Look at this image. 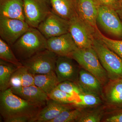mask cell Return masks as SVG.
<instances>
[{"label":"cell","instance_id":"cell-1","mask_svg":"<svg viewBox=\"0 0 122 122\" xmlns=\"http://www.w3.org/2000/svg\"><path fill=\"white\" fill-rule=\"evenodd\" d=\"M43 107L29 102L14 93L9 88L0 93V113L4 121L19 116L34 119Z\"/></svg>","mask_w":122,"mask_h":122},{"label":"cell","instance_id":"cell-2","mask_svg":"<svg viewBox=\"0 0 122 122\" xmlns=\"http://www.w3.org/2000/svg\"><path fill=\"white\" fill-rule=\"evenodd\" d=\"M11 48L21 62L47 49V39L37 28L30 27Z\"/></svg>","mask_w":122,"mask_h":122},{"label":"cell","instance_id":"cell-3","mask_svg":"<svg viewBox=\"0 0 122 122\" xmlns=\"http://www.w3.org/2000/svg\"><path fill=\"white\" fill-rule=\"evenodd\" d=\"M70 57L74 59L83 69L93 75L102 84L107 82L109 78L106 71L100 63L93 47L78 48Z\"/></svg>","mask_w":122,"mask_h":122},{"label":"cell","instance_id":"cell-4","mask_svg":"<svg viewBox=\"0 0 122 122\" xmlns=\"http://www.w3.org/2000/svg\"><path fill=\"white\" fill-rule=\"evenodd\" d=\"M92 47L111 81L122 78V60L118 56L95 37Z\"/></svg>","mask_w":122,"mask_h":122},{"label":"cell","instance_id":"cell-5","mask_svg":"<svg viewBox=\"0 0 122 122\" xmlns=\"http://www.w3.org/2000/svg\"><path fill=\"white\" fill-rule=\"evenodd\" d=\"M58 56L48 49L21 62L34 75L55 71Z\"/></svg>","mask_w":122,"mask_h":122},{"label":"cell","instance_id":"cell-6","mask_svg":"<svg viewBox=\"0 0 122 122\" xmlns=\"http://www.w3.org/2000/svg\"><path fill=\"white\" fill-rule=\"evenodd\" d=\"M69 32L78 48L92 47L95 30L85 23L77 15L69 21Z\"/></svg>","mask_w":122,"mask_h":122},{"label":"cell","instance_id":"cell-7","mask_svg":"<svg viewBox=\"0 0 122 122\" xmlns=\"http://www.w3.org/2000/svg\"><path fill=\"white\" fill-rule=\"evenodd\" d=\"M25 21L30 27L37 28L50 12L47 0H23Z\"/></svg>","mask_w":122,"mask_h":122},{"label":"cell","instance_id":"cell-8","mask_svg":"<svg viewBox=\"0 0 122 122\" xmlns=\"http://www.w3.org/2000/svg\"><path fill=\"white\" fill-rule=\"evenodd\" d=\"M97 22L106 32L117 38H122V22L113 9L100 5Z\"/></svg>","mask_w":122,"mask_h":122},{"label":"cell","instance_id":"cell-9","mask_svg":"<svg viewBox=\"0 0 122 122\" xmlns=\"http://www.w3.org/2000/svg\"><path fill=\"white\" fill-rule=\"evenodd\" d=\"M29 27L23 20L0 16V38L11 47Z\"/></svg>","mask_w":122,"mask_h":122},{"label":"cell","instance_id":"cell-10","mask_svg":"<svg viewBox=\"0 0 122 122\" xmlns=\"http://www.w3.org/2000/svg\"><path fill=\"white\" fill-rule=\"evenodd\" d=\"M69 21L51 11L37 29L47 39L69 32Z\"/></svg>","mask_w":122,"mask_h":122},{"label":"cell","instance_id":"cell-11","mask_svg":"<svg viewBox=\"0 0 122 122\" xmlns=\"http://www.w3.org/2000/svg\"><path fill=\"white\" fill-rule=\"evenodd\" d=\"M47 49L58 56L70 57L78 47L69 32L47 39Z\"/></svg>","mask_w":122,"mask_h":122},{"label":"cell","instance_id":"cell-12","mask_svg":"<svg viewBox=\"0 0 122 122\" xmlns=\"http://www.w3.org/2000/svg\"><path fill=\"white\" fill-rule=\"evenodd\" d=\"M71 57L58 56L55 72L59 83L66 81L77 83L78 77V67Z\"/></svg>","mask_w":122,"mask_h":122},{"label":"cell","instance_id":"cell-13","mask_svg":"<svg viewBox=\"0 0 122 122\" xmlns=\"http://www.w3.org/2000/svg\"><path fill=\"white\" fill-rule=\"evenodd\" d=\"M77 13L79 17L95 30L99 5L97 0H76Z\"/></svg>","mask_w":122,"mask_h":122},{"label":"cell","instance_id":"cell-14","mask_svg":"<svg viewBox=\"0 0 122 122\" xmlns=\"http://www.w3.org/2000/svg\"><path fill=\"white\" fill-rule=\"evenodd\" d=\"M10 88L16 95L42 107L46 106L49 99L47 94L35 85Z\"/></svg>","mask_w":122,"mask_h":122},{"label":"cell","instance_id":"cell-15","mask_svg":"<svg viewBox=\"0 0 122 122\" xmlns=\"http://www.w3.org/2000/svg\"><path fill=\"white\" fill-rule=\"evenodd\" d=\"M51 11L64 20L69 21L77 15L76 0H47Z\"/></svg>","mask_w":122,"mask_h":122},{"label":"cell","instance_id":"cell-16","mask_svg":"<svg viewBox=\"0 0 122 122\" xmlns=\"http://www.w3.org/2000/svg\"><path fill=\"white\" fill-rule=\"evenodd\" d=\"M74 107L73 105L63 104L49 99L38 114L35 122H50L62 112Z\"/></svg>","mask_w":122,"mask_h":122},{"label":"cell","instance_id":"cell-17","mask_svg":"<svg viewBox=\"0 0 122 122\" xmlns=\"http://www.w3.org/2000/svg\"><path fill=\"white\" fill-rule=\"evenodd\" d=\"M76 83L84 92L99 96L102 94V83L93 75L83 68L79 70Z\"/></svg>","mask_w":122,"mask_h":122},{"label":"cell","instance_id":"cell-18","mask_svg":"<svg viewBox=\"0 0 122 122\" xmlns=\"http://www.w3.org/2000/svg\"><path fill=\"white\" fill-rule=\"evenodd\" d=\"M103 94L109 105L116 109H122V78L111 80L105 86Z\"/></svg>","mask_w":122,"mask_h":122},{"label":"cell","instance_id":"cell-19","mask_svg":"<svg viewBox=\"0 0 122 122\" xmlns=\"http://www.w3.org/2000/svg\"><path fill=\"white\" fill-rule=\"evenodd\" d=\"M0 16L25 21L23 0H0Z\"/></svg>","mask_w":122,"mask_h":122},{"label":"cell","instance_id":"cell-20","mask_svg":"<svg viewBox=\"0 0 122 122\" xmlns=\"http://www.w3.org/2000/svg\"><path fill=\"white\" fill-rule=\"evenodd\" d=\"M34 76V85L41 89L48 95L56 88L59 83L55 71Z\"/></svg>","mask_w":122,"mask_h":122},{"label":"cell","instance_id":"cell-21","mask_svg":"<svg viewBox=\"0 0 122 122\" xmlns=\"http://www.w3.org/2000/svg\"><path fill=\"white\" fill-rule=\"evenodd\" d=\"M34 85V76L23 66L18 67L11 78L10 87H23Z\"/></svg>","mask_w":122,"mask_h":122},{"label":"cell","instance_id":"cell-22","mask_svg":"<svg viewBox=\"0 0 122 122\" xmlns=\"http://www.w3.org/2000/svg\"><path fill=\"white\" fill-rule=\"evenodd\" d=\"M20 67V66H19ZM18 66L0 59V91H3L10 88L13 74Z\"/></svg>","mask_w":122,"mask_h":122},{"label":"cell","instance_id":"cell-23","mask_svg":"<svg viewBox=\"0 0 122 122\" xmlns=\"http://www.w3.org/2000/svg\"><path fill=\"white\" fill-rule=\"evenodd\" d=\"M102 102V101L97 95L83 92L76 98L73 106L75 107L84 108L97 106Z\"/></svg>","mask_w":122,"mask_h":122},{"label":"cell","instance_id":"cell-24","mask_svg":"<svg viewBox=\"0 0 122 122\" xmlns=\"http://www.w3.org/2000/svg\"><path fill=\"white\" fill-rule=\"evenodd\" d=\"M95 37L117 55L122 60V40H114L107 37L101 33L97 27L95 29Z\"/></svg>","mask_w":122,"mask_h":122},{"label":"cell","instance_id":"cell-25","mask_svg":"<svg viewBox=\"0 0 122 122\" xmlns=\"http://www.w3.org/2000/svg\"><path fill=\"white\" fill-rule=\"evenodd\" d=\"M0 59L19 67L22 63L17 58L11 46L0 38Z\"/></svg>","mask_w":122,"mask_h":122},{"label":"cell","instance_id":"cell-26","mask_svg":"<svg viewBox=\"0 0 122 122\" xmlns=\"http://www.w3.org/2000/svg\"><path fill=\"white\" fill-rule=\"evenodd\" d=\"M82 110L81 108H71L66 110L50 122H77Z\"/></svg>","mask_w":122,"mask_h":122},{"label":"cell","instance_id":"cell-27","mask_svg":"<svg viewBox=\"0 0 122 122\" xmlns=\"http://www.w3.org/2000/svg\"><path fill=\"white\" fill-rule=\"evenodd\" d=\"M49 98L58 102L73 105L76 98L64 92L58 88H55L48 95Z\"/></svg>","mask_w":122,"mask_h":122},{"label":"cell","instance_id":"cell-28","mask_svg":"<svg viewBox=\"0 0 122 122\" xmlns=\"http://www.w3.org/2000/svg\"><path fill=\"white\" fill-rule=\"evenodd\" d=\"M57 87L76 98L83 92L77 83L71 81H66L59 83Z\"/></svg>","mask_w":122,"mask_h":122},{"label":"cell","instance_id":"cell-29","mask_svg":"<svg viewBox=\"0 0 122 122\" xmlns=\"http://www.w3.org/2000/svg\"><path fill=\"white\" fill-rule=\"evenodd\" d=\"M103 116V112L99 110L84 112L82 111L77 122H99L102 119Z\"/></svg>","mask_w":122,"mask_h":122},{"label":"cell","instance_id":"cell-30","mask_svg":"<svg viewBox=\"0 0 122 122\" xmlns=\"http://www.w3.org/2000/svg\"><path fill=\"white\" fill-rule=\"evenodd\" d=\"M100 5L107 6L117 12L120 7L121 0H97Z\"/></svg>","mask_w":122,"mask_h":122},{"label":"cell","instance_id":"cell-31","mask_svg":"<svg viewBox=\"0 0 122 122\" xmlns=\"http://www.w3.org/2000/svg\"><path fill=\"white\" fill-rule=\"evenodd\" d=\"M106 122H122V109L119 110L105 119Z\"/></svg>","mask_w":122,"mask_h":122},{"label":"cell","instance_id":"cell-32","mask_svg":"<svg viewBox=\"0 0 122 122\" xmlns=\"http://www.w3.org/2000/svg\"><path fill=\"white\" fill-rule=\"evenodd\" d=\"M5 122H35L34 119L28 116H19L8 119Z\"/></svg>","mask_w":122,"mask_h":122},{"label":"cell","instance_id":"cell-33","mask_svg":"<svg viewBox=\"0 0 122 122\" xmlns=\"http://www.w3.org/2000/svg\"><path fill=\"white\" fill-rule=\"evenodd\" d=\"M117 12L118 14H120V16H122V0H121V4L120 9Z\"/></svg>","mask_w":122,"mask_h":122}]
</instances>
